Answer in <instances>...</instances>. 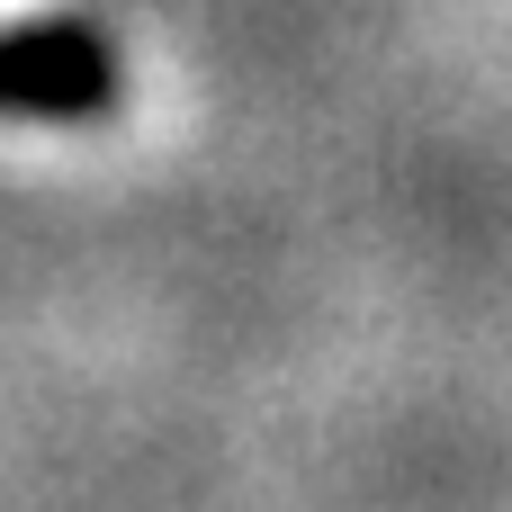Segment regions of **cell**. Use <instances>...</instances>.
<instances>
[{
	"label": "cell",
	"instance_id": "cell-1",
	"mask_svg": "<svg viewBox=\"0 0 512 512\" xmlns=\"http://www.w3.org/2000/svg\"><path fill=\"white\" fill-rule=\"evenodd\" d=\"M0 108L9 117H99L117 108V54L81 18L0 27Z\"/></svg>",
	"mask_w": 512,
	"mask_h": 512
}]
</instances>
